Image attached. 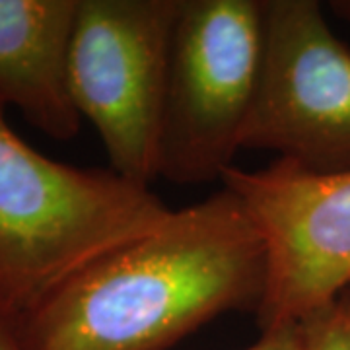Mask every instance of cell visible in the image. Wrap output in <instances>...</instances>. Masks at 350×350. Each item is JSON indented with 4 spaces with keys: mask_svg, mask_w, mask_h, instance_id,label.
<instances>
[{
    "mask_svg": "<svg viewBox=\"0 0 350 350\" xmlns=\"http://www.w3.org/2000/svg\"><path fill=\"white\" fill-rule=\"evenodd\" d=\"M267 245L232 189L103 253L16 319L25 350H165L216 315L255 312Z\"/></svg>",
    "mask_w": 350,
    "mask_h": 350,
    "instance_id": "6da1fadb",
    "label": "cell"
},
{
    "mask_svg": "<svg viewBox=\"0 0 350 350\" xmlns=\"http://www.w3.org/2000/svg\"><path fill=\"white\" fill-rule=\"evenodd\" d=\"M0 100V308L14 321L172 208L113 170L55 162L20 138Z\"/></svg>",
    "mask_w": 350,
    "mask_h": 350,
    "instance_id": "7a4b0ae2",
    "label": "cell"
},
{
    "mask_svg": "<svg viewBox=\"0 0 350 350\" xmlns=\"http://www.w3.org/2000/svg\"><path fill=\"white\" fill-rule=\"evenodd\" d=\"M262 66V0H181L163 111L158 175L179 185L226 175Z\"/></svg>",
    "mask_w": 350,
    "mask_h": 350,
    "instance_id": "3957f363",
    "label": "cell"
},
{
    "mask_svg": "<svg viewBox=\"0 0 350 350\" xmlns=\"http://www.w3.org/2000/svg\"><path fill=\"white\" fill-rule=\"evenodd\" d=\"M179 12L181 0H78L70 100L96 126L113 172L138 185L158 177Z\"/></svg>",
    "mask_w": 350,
    "mask_h": 350,
    "instance_id": "277c9868",
    "label": "cell"
},
{
    "mask_svg": "<svg viewBox=\"0 0 350 350\" xmlns=\"http://www.w3.org/2000/svg\"><path fill=\"white\" fill-rule=\"evenodd\" d=\"M243 148L301 172H350V49L315 0H262V66Z\"/></svg>",
    "mask_w": 350,
    "mask_h": 350,
    "instance_id": "5b68a950",
    "label": "cell"
},
{
    "mask_svg": "<svg viewBox=\"0 0 350 350\" xmlns=\"http://www.w3.org/2000/svg\"><path fill=\"white\" fill-rule=\"evenodd\" d=\"M253 216L267 245L262 329L298 321L350 284V172L315 175L276 160L222 177Z\"/></svg>",
    "mask_w": 350,
    "mask_h": 350,
    "instance_id": "8992f818",
    "label": "cell"
},
{
    "mask_svg": "<svg viewBox=\"0 0 350 350\" xmlns=\"http://www.w3.org/2000/svg\"><path fill=\"white\" fill-rule=\"evenodd\" d=\"M76 10L78 0H0V100L57 140L82 121L68 92Z\"/></svg>",
    "mask_w": 350,
    "mask_h": 350,
    "instance_id": "52a82bcc",
    "label": "cell"
},
{
    "mask_svg": "<svg viewBox=\"0 0 350 350\" xmlns=\"http://www.w3.org/2000/svg\"><path fill=\"white\" fill-rule=\"evenodd\" d=\"M300 323V350H350V310L333 300L306 313Z\"/></svg>",
    "mask_w": 350,
    "mask_h": 350,
    "instance_id": "ba28073f",
    "label": "cell"
},
{
    "mask_svg": "<svg viewBox=\"0 0 350 350\" xmlns=\"http://www.w3.org/2000/svg\"><path fill=\"white\" fill-rule=\"evenodd\" d=\"M243 350H300V323L288 321L262 329L259 340Z\"/></svg>",
    "mask_w": 350,
    "mask_h": 350,
    "instance_id": "9c48e42d",
    "label": "cell"
},
{
    "mask_svg": "<svg viewBox=\"0 0 350 350\" xmlns=\"http://www.w3.org/2000/svg\"><path fill=\"white\" fill-rule=\"evenodd\" d=\"M0 350H25L16 329V321L2 308H0Z\"/></svg>",
    "mask_w": 350,
    "mask_h": 350,
    "instance_id": "30bf717a",
    "label": "cell"
},
{
    "mask_svg": "<svg viewBox=\"0 0 350 350\" xmlns=\"http://www.w3.org/2000/svg\"><path fill=\"white\" fill-rule=\"evenodd\" d=\"M331 6H333V10H335L338 16L350 20V2H333Z\"/></svg>",
    "mask_w": 350,
    "mask_h": 350,
    "instance_id": "8fae6325",
    "label": "cell"
},
{
    "mask_svg": "<svg viewBox=\"0 0 350 350\" xmlns=\"http://www.w3.org/2000/svg\"><path fill=\"white\" fill-rule=\"evenodd\" d=\"M338 300L342 301V304H345V306H347V308H349V310H350V284L347 288H345L342 292H340Z\"/></svg>",
    "mask_w": 350,
    "mask_h": 350,
    "instance_id": "7c38bea8",
    "label": "cell"
}]
</instances>
